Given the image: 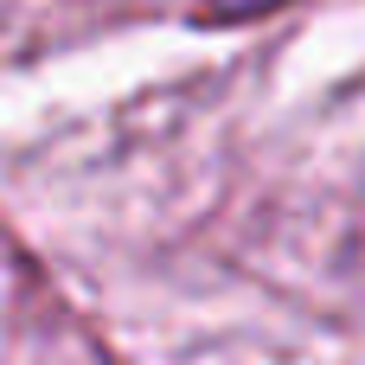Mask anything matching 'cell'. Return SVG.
Wrapping results in <instances>:
<instances>
[]
</instances>
